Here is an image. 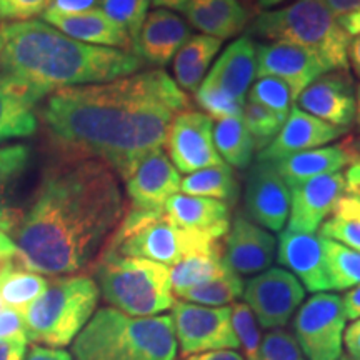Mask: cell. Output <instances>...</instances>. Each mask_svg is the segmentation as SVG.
<instances>
[{
	"label": "cell",
	"instance_id": "cell-1",
	"mask_svg": "<svg viewBox=\"0 0 360 360\" xmlns=\"http://www.w3.org/2000/svg\"><path fill=\"white\" fill-rule=\"evenodd\" d=\"M191 109L187 94L164 70L79 85L45 98L40 120L53 155L105 162L120 179L162 148L174 117Z\"/></svg>",
	"mask_w": 360,
	"mask_h": 360
},
{
	"label": "cell",
	"instance_id": "cell-2",
	"mask_svg": "<svg viewBox=\"0 0 360 360\" xmlns=\"http://www.w3.org/2000/svg\"><path fill=\"white\" fill-rule=\"evenodd\" d=\"M117 177L98 159L53 155L12 232L22 267L65 277L96 262L127 210Z\"/></svg>",
	"mask_w": 360,
	"mask_h": 360
},
{
	"label": "cell",
	"instance_id": "cell-3",
	"mask_svg": "<svg viewBox=\"0 0 360 360\" xmlns=\"http://www.w3.org/2000/svg\"><path fill=\"white\" fill-rule=\"evenodd\" d=\"M143 64L137 53L79 42L40 20L0 25V75L42 98L60 89L127 77Z\"/></svg>",
	"mask_w": 360,
	"mask_h": 360
},
{
	"label": "cell",
	"instance_id": "cell-4",
	"mask_svg": "<svg viewBox=\"0 0 360 360\" xmlns=\"http://www.w3.org/2000/svg\"><path fill=\"white\" fill-rule=\"evenodd\" d=\"M170 315L132 317L114 307L92 315L72 344L75 360H175Z\"/></svg>",
	"mask_w": 360,
	"mask_h": 360
},
{
	"label": "cell",
	"instance_id": "cell-5",
	"mask_svg": "<svg viewBox=\"0 0 360 360\" xmlns=\"http://www.w3.org/2000/svg\"><path fill=\"white\" fill-rule=\"evenodd\" d=\"M220 240L222 238L210 233L179 227L165 212H148L129 207L102 250L174 267L191 255L224 252Z\"/></svg>",
	"mask_w": 360,
	"mask_h": 360
},
{
	"label": "cell",
	"instance_id": "cell-6",
	"mask_svg": "<svg viewBox=\"0 0 360 360\" xmlns=\"http://www.w3.org/2000/svg\"><path fill=\"white\" fill-rule=\"evenodd\" d=\"M250 35L309 49L330 70L347 72L350 67V37L323 0H295L283 8L259 13L249 25Z\"/></svg>",
	"mask_w": 360,
	"mask_h": 360
},
{
	"label": "cell",
	"instance_id": "cell-7",
	"mask_svg": "<svg viewBox=\"0 0 360 360\" xmlns=\"http://www.w3.org/2000/svg\"><path fill=\"white\" fill-rule=\"evenodd\" d=\"M94 276L105 302L132 317L159 315L175 302L167 265L101 250Z\"/></svg>",
	"mask_w": 360,
	"mask_h": 360
},
{
	"label": "cell",
	"instance_id": "cell-8",
	"mask_svg": "<svg viewBox=\"0 0 360 360\" xmlns=\"http://www.w3.org/2000/svg\"><path fill=\"white\" fill-rule=\"evenodd\" d=\"M98 297L101 290L92 277L75 274L56 278L24 310L27 340L51 349L69 345L92 319Z\"/></svg>",
	"mask_w": 360,
	"mask_h": 360
},
{
	"label": "cell",
	"instance_id": "cell-9",
	"mask_svg": "<svg viewBox=\"0 0 360 360\" xmlns=\"http://www.w3.org/2000/svg\"><path fill=\"white\" fill-rule=\"evenodd\" d=\"M345 322L342 297L337 294L319 292L300 305L292 322V335L305 360H339Z\"/></svg>",
	"mask_w": 360,
	"mask_h": 360
},
{
	"label": "cell",
	"instance_id": "cell-10",
	"mask_svg": "<svg viewBox=\"0 0 360 360\" xmlns=\"http://www.w3.org/2000/svg\"><path fill=\"white\" fill-rule=\"evenodd\" d=\"M170 310L175 339L182 359L240 347L232 326L231 307H205L179 299Z\"/></svg>",
	"mask_w": 360,
	"mask_h": 360
},
{
	"label": "cell",
	"instance_id": "cell-11",
	"mask_svg": "<svg viewBox=\"0 0 360 360\" xmlns=\"http://www.w3.org/2000/svg\"><path fill=\"white\" fill-rule=\"evenodd\" d=\"M245 304L264 328H281L304 302L305 289L285 269H267L244 285Z\"/></svg>",
	"mask_w": 360,
	"mask_h": 360
},
{
	"label": "cell",
	"instance_id": "cell-12",
	"mask_svg": "<svg viewBox=\"0 0 360 360\" xmlns=\"http://www.w3.org/2000/svg\"><path fill=\"white\" fill-rule=\"evenodd\" d=\"M167 157L179 174H192L197 170L222 165L214 146V122L204 112L184 110L174 117L169 127Z\"/></svg>",
	"mask_w": 360,
	"mask_h": 360
},
{
	"label": "cell",
	"instance_id": "cell-13",
	"mask_svg": "<svg viewBox=\"0 0 360 360\" xmlns=\"http://www.w3.org/2000/svg\"><path fill=\"white\" fill-rule=\"evenodd\" d=\"M330 72L317 53L299 45L272 42L257 45V79L276 77L289 85L294 102L315 79Z\"/></svg>",
	"mask_w": 360,
	"mask_h": 360
},
{
	"label": "cell",
	"instance_id": "cell-14",
	"mask_svg": "<svg viewBox=\"0 0 360 360\" xmlns=\"http://www.w3.org/2000/svg\"><path fill=\"white\" fill-rule=\"evenodd\" d=\"M245 210L265 231L281 232L290 214V188L270 162H257L245 182Z\"/></svg>",
	"mask_w": 360,
	"mask_h": 360
},
{
	"label": "cell",
	"instance_id": "cell-15",
	"mask_svg": "<svg viewBox=\"0 0 360 360\" xmlns=\"http://www.w3.org/2000/svg\"><path fill=\"white\" fill-rule=\"evenodd\" d=\"M180 182L182 177L167 154L162 148L152 150L125 179L130 207L148 212H164L167 200L179 193Z\"/></svg>",
	"mask_w": 360,
	"mask_h": 360
},
{
	"label": "cell",
	"instance_id": "cell-16",
	"mask_svg": "<svg viewBox=\"0 0 360 360\" xmlns=\"http://www.w3.org/2000/svg\"><path fill=\"white\" fill-rule=\"evenodd\" d=\"M344 193L345 177L342 172L321 175L290 188L289 231L315 233L323 220L330 217Z\"/></svg>",
	"mask_w": 360,
	"mask_h": 360
},
{
	"label": "cell",
	"instance_id": "cell-17",
	"mask_svg": "<svg viewBox=\"0 0 360 360\" xmlns=\"http://www.w3.org/2000/svg\"><path fill=\"white\" fill-rule=\"evenodd\" d=\"M295 102L299 109L340 129H347L355 119L354 84L344 70H330L315 79Z\"/></svg>",
	"mask_w": 360,
	"mask_h": 360
},
{
	"label": "cell",
	"instance_id": "cell-18",
	"mask_svg": "<svg viewBox=\"0 0 360 360\" xmlns=\"http://www.w3.org/2000/svg\"><path fill=\"white\" fill-rule=\"evenodd\" d=\"M277 242L269 231L237 214L229 227L224 245V262L237 276H250L270 269Z\"/></svg>",
	"mask_w": 360,
	"mask_h": 360
},
{
	"label": "cell",
	"instance_id": "cell-19",
	"mask_svg": "<svg viewBox=\"0 0 360 360\" xmlns=\"http://www.w3.org/2000/svg\"><path fill=\"white\" fill-rule=\"evenodd\" d=\"M277 262L289 269L309 292L332 290L326 252L317 233L283 231L277 242Z\"/></svg>",
	"mask_w": 360,
	"mask_h": 360
},
{
	"label": "cell",
	"instance_id": "cell-20",
	"mask_svg": "<svg viewBox=\"0 0 360 360\" xmlns=\"http://www.w3.org/2000/svg\"><path fill=\"white\" fill-rule=\"evenodd\" d=\"M257 79V44L249 35L233 40L202 84L220 96L245 105V97Z\"/></svg>",
	"mask_w": 360,
	"mask_h": 360
},
{
	"label": "cell",
	"instance_id": "cell-21",
	"mask_svg": "<svg viewBox=\"0 0 360 360\" xmlns=\"http://www.w3.org/2000/svg\"><path fill=\"white\" fill-rule=\"evenodd\" d=\"M347 129L335 127L317 117L307 114L299 107H292L281 132L257 155V162H274L285 157L312 150L342 137Z\"/></svg>",
	"mask_w": 360,
	"mask_h": 360
},
{
	"label": "cell",
	"instance_id": "cell-22",
	"mask_svg": "<svg viewBox=\"0 0 360 360\" xmlns=\"http://www.w3.org/2000/svg\"><path fill=\"white\" fill-rule=\"evenodd\" d=\"M191 37V27L182 17L167 8H157L147 13L134 53L148 64L167 65Z\"/></svg>",
	"mask_w": 360,
	"mask_h": 360
},
{
	"label": "cell",
	"instance_id": "cell-23",
	"mask_svg": "<svg viewBox=\"0 0 360 360\" xmlns=\"http://www.w3.org/2000/svg\"><path fill=\"white\" fill-rule=\"evenodd\" d=\"M45 22L56 27L67 37L79 40V42L89 45H98V47L120 49V51H134V42L124 29H120L115 22L103 13L101 8L80 13H58L53 11H45Z\"/></svg>",
	"mask_w": 360,
	"mask_h": 360
},
{
	"label": "cell",
	"instance_id": "cell-24",
	"mask_svg": "<svg viewBox=\"0 0 360 360\" xmlns=\"http://www.w3.org/2000/svg\"><path fill=\"white\" fill-rule=\"evenodd\" d=\"M359 159L360 155L354 148L352 141H345L339 146L319 147L289 155L285 159L274 162L272 165L283 182L287 184V187L294 188L310 179L340 172L342 169L349 167Z\"/></svg>",
	"mask_w": 360,
	"mask_h": 360
},
{
	"label": "cell",
	"instance_id": "cell-25",
	"mask_svg": "<svg viewBox=\"0 0 360 360\" xmlns=\"http://www.w3.org/2000/svg\"><path fill=\"white\" fill-rule=\"evenodd\" d=\"M40 101L35 90L0 75V142L37 132Z\"/></svg>",
	"mask_w": 360,
	"mask_h": 360
},
{
	"label": "cell",
	"instance_id": "cell-26",
	"mask_svg": "<svg viewBox=\"0 0 360 360\" xmlns=\"http://www.w3.org/2000/svg\"><path fill=\"white\" fill-rule=\"evenodd\" d=\"M164 212L179 227L210 233L217 238L227 236L231 227V207L222 200L177 193L167 200Z\"/></svg>",
	"mask_w": 360,
	"mask_h": 360
},
{
	"label": "cell",
	"instance_id": "cell-27",
	"mask_svg": "<svg viewBox=\"0 0 360 360\" xmlns=\"http://www.w3.org/2000/svg\"><path fill=\"white\" fill-rule=\"evenodd\" d=\"M180 12L192 27L222 42L244 32L250 19L240 0H191Z\"/></svg>",
	"mask_w": 360,
	"mask_h": 360
},
{
	"label": "cell",
	"instance_id": "cell-28",
	"mask_svg": "<svg viewBox=\"0 0 360 360\" xmlns=\"http://www.w3.org/2000/svg\"><path fill=\"white\" fill-rule=\"evenodd\" d=\"M30 164V147L24 143L0 147V231L13 232L22 219V210L13 205V191Z\"/></svg>",
	"mask_w": 360,
	"mask_h": 360
},
{
	"label": "cell",
	"instance_id": "cell-29",
	"mask_svg": "<svg viewBox=\"0 0 360 360\" xmlns=\"http://www.w3.org/2000/svg\"><path fill=\"white\" fill-rule=\"evenodd\" d=\"M220 49L222 40L204 34L192 35L174 57L175 84L187 92H195Z\"/></svg>",
	"mask_w": 360,
	"mask_h": 360
},
{
	"label": "cell",
	"instance_id": "cell-30",
	"mask_svg": "<svg viewBox=\"0 0 360 360\" xmlns=\"http://www.w3.org/2000/svg\"><path fill=\"white\" fill-rule=\"evenodd\" d=\"M49 287L47 278L37 272L6 260L0 265V302L7 307L24 310L37 300Z\"/></svg>",
	"mask_w": 360,
	"mask_h": 360
},
{
	"label": "cell",
	"instance_id": "cell-31",
	"mask_svg": "<svg viewBox=\"0 0 360 360\" xmlns=\"http://www.w3.org/2000/svg\"><path fill=\"white\" fill-rule=\"evenodd\" d=\"M214 146L220 159L236 169L249 167L255 152V142L242 115L217 120L214 125Z\"/></svg>",
	"mask_w": 360,
	"mask_h": 360
},
{
	"label": "cell",
	"instance_id": "cell-32",
	"mask_svg": "<svg viewBox=\"0 0 360 360\" xmlns=\"http://www.w3.org/2000/svg\"><path fill=\"white\" fill-rule=\"evenodd\" d=\"M180 191L186 195L205 197L233 204L238 195V182L227 164L214 165L186 175L180 182Z\"/></svg>",
	"mask_w": 360,
	"mask_h": 360
},
{
	"label": "cell",
	"instance_id": "cell-33",
	"mask_svg": "<svg viewBox=\"0 0 360 360\" xmlns=\"http://www.w3.org/2000/svg\"><path fill=\"white\" fill-rule=\"evenodd\" d=\"M227 270L231 269L224 262V252L191 255V257L180 260L177 265L170 267L172 294L179 297L188 289L199 287L202 283L224 276Z\"/></svg>",
	"mask_w": 360,
	"mask_h": 360
},
{
	"label": "cell",
	"instance_id": "cell-34",
	"mask_svg": "<svg viewBox=\"0 0 360 360\" xmlns=\"http://www.w3.org/2000/svg\"><path fill=\"white\" fill-rule=\"evenodd\" d=\"M242 294H244V282L240 276H237L232 270H227L224 276L214 278V281L186 290L179 295V299L191 304L205 305V307H225V305L236 302Z\"/></svg>",
	"mask_w": 360,
	"mask_h": 360
},
{
	"label": "cell",
	"instance_id": "cell-35",
	"mask_svg": "<svg viewBox=\"0 0 360 360\" xmlns=\"http://www.w3.org/2000/svg\"><path fill=\"white\" fill-rule=\"evenodd\" d=\"M321 237V236H319ZM322 238V237H321ZM332 290H347L360 283V252L322 238Z\"/></svg>",
	"mask_w": 360,
	"mask_h": 360
},
{
	"label": "cell",
	"instance_id": "cell-36",
	"mask_svg": "<svg viewBox=\"0 0 360 360\" xmlns=\"http://www.w3.org/2000/svg\"><path fill=\"white\" fill-rule=\"evenodd\" d=\"M150 0H101V11L115 22L135 45L143 22H146Z\"/></svg>",
	"mask_w": 360,
	"mask_h": 360
},
{
	"label": "cell",
	"instance_id": "cell-37",
	"mask_svg": "<svg viewBox=\"0 0 360 360\" xmlns=\"http://www.w3.org/2000/svg\"><path fill=\"white\" fill-rule=\"evenodd\" d=\"M242 119L255 142V148H265L281 132L285 119L260 103L247 101L242 110Z\"/></svg>",
	"mask_w": 360,
	"mask_h": 360
},
{
	"label": "cell",
	"instance_id": "cell-38",
	"mask_svg": "<svg viewBox=\"0 0 360 360\" xmlns=\"http://www.w3.org/2000/svg\"><path fill=\"white\" fill-rule=\"evenodd\" d=\"M249 101L260 103L272 112H276L283 119H287L290 112V103L294 102L289 85L276 77H262L252 84L249 90Z\"/></svg>",
	"mask_w": 360,
	"mask_h": 360
},
{
	"label": "cell",
	"instance_id": "cell-39",
	"mask_svg": "<svg viewBox=\"0 0 360 360\" xmlns=\"http://www.w3.org/2000/svg\"><path fill=\"white\" fill-rule=\"evenodd\" d=\"M232 326L236 330L238 344L244 349L245 360H257L260 350V332L254 314L245 302H233L232 305Z\"/></svg>",
	"mask_w": 360,
	"mask_h": 360
},
{
	"label": "cell",
	"instance_id": "cell-40",
	"mask_svg": "<svg viewBox=\"0 0 360 360\" xmlns=\"http://www.w3.org/2000/svg\"><path fill=\"white\" fill-rule=\"evenodd\" d=\"M257 360H305V357L294 335L276 328L260 342Z\"/></svg>",
	"mask_w": 360,
	"mask_h": 360
},
{
	"label": "cell",
	"instance_id": "cell-41",
	"mask_svg": "<svg viewBox=\"0 0 360 360\" xmlns=\"http://www.w3.org/2000/svg\"><path fill=\"white\" fill-rule=\"evenodd\" d=\"M319 236L360 252V220L330 215L323 220Z\"/></svg>",
	"mask_w": 360,
	"mask_h": 360
},
{
	"label": "cell",
	"instance_id": "cell-42",
	"mask_svg": "<svg viewBox=\"0 0 360 360\" xmlns=\"http://www.w3.org/2000/svg\"><path fill=\"white\" fill-rule=\"evenodd\" d=\"M195 101L204 109V114L215 120L227 119V117H240L242 110H244V105L220 96L219 92L209 89L204 84H200L199 89L195 90Z\"/></svg>",
	"mask_w": 360,
	"mask_h": 360
},
{
	"label": "cell",
	"instance_id": "cell-43",
	"mask_svg": "<svg viewBox=\"0 0 360 360\" xmlns=\"http://www.w3.org/2000/svg\"><path fill=\"white\" fill-rule=\"evenodd\" d=\"M51 0H0V25L32 20L49 8Z\"/></svg>",
	"mask_w": 360,
	"mask_h": 360
},
{
	"label": "cell",
	"instance_id": "cell-44",
	"mask_svg": "<svg viewBox=\"0 0 360 360\" xmlns=\"http://www.w3.org/2000/svg\"><path fill=\"white\" fill-rule=\"evenodd\" d=\"M27 339L25 317L22 310L7 307L0 309V340Z\"/></svg>",
	"mask_w": 360,
	"mask_h": 360
},
{
	"label": "cell",
	"instance_id": "cell-45",
	"mask_svg": "<svg viewBox=\"0 0 360 360\" xmlns=\"http://www.w3.org/2000/svg\"><path fill=\"white\" fill-rule=\"evenodd\" d=\"M101 0H51L47 11L58 13H80L96 8Z\"/></svg>",
	"mask_w": 360,
	"mask_h": 360
},
{
	"label": "cell",
	"instance_id": "cell-46",
	"mask_svg": "<svg viewBox=\"0 0 360 360\" xmlns=\"http://www.w3.org/2000/svg\"><path fill=\"white\" fill-rule=\"evenodd\" d=\"M27 339L0 340V360H25Z\"/></svg>",
	"mask_w": 360,
	"mask_h": 360
},
{
	"label": "cell",
	"instance_id": "cell-47",
	"mask_svg": "<svg viewBox=\"0 0 360 360\" xmlns=\"http://www.w3.org/2000/svg\"><path fill=\"white\" fill-rule=\"evenodd\" d=\"M344 345L350 357L360 359V317L345 327L344 330Z\"/></svg>",
	"mask_w": 360,
	"mask_h": 360
},
{
	"label": "cell",
	"instance_id": "cell-48",
	"mask_svg": "<svg viewBox=\"0 0 360 360\" xmlns=\"http://www.w3.org/2000/svg\"><path fill=\"white\" fill-rule=\"evenodd\" d=\"M342 305H344L345 317L350 321L360 317V283L350 289L347 294L342 297Z\"/></svg>",
	"mask_w": 360,
	"mask_h": 360
},
{
	"label": "cell",
	"instance_id": "cell-49",
	"mask_svg": "<svg viewBox=\"0 0 360 360\" xmlns=\"http://www.w3.org/2000/svg\"><path fill=\"white\" fill-rule=\"evenodd\" d=\"M25 360H74L70 354L60 349H51V347H35L30 349L29 355Z\"/></svg>",
	"mask_w": 360,
	"mask_h": 360
},
{
	"label": "cell",
	"instance_id": "cell-50",
	"mask_svg": "<svg viewBox=\"0 0 360 360\" xmlns=\"http://www.w3.org/2000/svg\"><path fill=\"white\" fill-rule=\"evenodd\" d=\"M345 193L359 197L360 199V159L355 160L352 165H349L345 172Z\"/></svg>",
	"mask_w": 360,
	"mask_h": 360
},
{
	"label": "cell",
	"instance_id": "cell-51",
	"mask_svg": "<svg viewBox=\"0 0 360 360\" xmlns=\"http://www.w3.org/2000/svg\"><path fill=\"white\" fill-rule=\"evenodd\" d=\"M335 19H337V24L340 25V29L344 30L350 39L360 35V11L349 12L345 13V15L335 17Z\"/></svg>",
	"mask_w": 360,
	"mask_h": 360
},
{
	"label": "cell",
	"instance_id": "cell-52",
	"mask_svg": "<svg viewBox=\"0 0 360 360\" xmlns=\"http://www.w3.org/2000/svg\"><path fill=\"white\" fill-rule=\"evenodd\" d=\"M323 4L328 7V11L334 13V17L360 11V0H323Z\"/></svg>",
	"mask_w": 360,
	"mask_h": 360
},
{
	"label": "cell",
	"instance_id": "cell-53",
	"mask_svg": "<svg viewBox=\"0 0 360 360\" xmlns=\"http://www.w3.org/2000/svg\"><path fill=\"white\" fill-rule=\"evenodd\" d=\"M182 360H245L237 350H215V352H205L184 357Z\"/></svg>",
	"mask_w": 360,
	"mask_h": 360
},
{
	"label": "cell",
	"instance_id": "cell-54",
	"mask_svg": "<svg viewBox=\"0 0 360 360\" xmlns=\"http://www.w3.org/2000/svg\"><path fill=\"white\" fill-rule=\"evenodd\" d=\"M17 255V247L6 232L0 231V262H6Z\"/></svg>",
	"mask_w": 360,
	"mask_h": 360
},
{
	"label": "cell",
	"instance_id": "cell-55",
	"mask_svg": "<svg viewBox=\"0 0 360 360\" xmlns=\"http://www.w3.org/2000/svg\"><path fill=\"white\" fill-rule=\"evenodd\" d=\"M349 65H352L355 75L360 77V35L350 40L349 45Z\"/></svg>",
	"mask_w": 360,
	"mask_h": 360
},
{
	"label": "cell",
	"instance_id": "cell-56",
	"mask_svg": "<svg viewBox=\"0 0 360 360\" xmlns=\"http://www.w3.org/2000/svg\"><path fill=\"white\" fill-rule=\"evenodd\" d=\"M155 7L160 8H174V11H182L191 0H150Z\"/></svg>",
	"mask_w": 360,
	"mask_h": 360
},
{
	"label": "cell",
	"instance_id": "cell-57",
	"mask_svg": "<svg viewBox=\"0 0 360 360\" xmlns=\"http://www.w3.org/2000/svg\"><path fill=\"white\" fill-rule=\"evenodd\" d=\"M355 120L360 127V85L357 87V96H355Z\"/></svg>",
	"mask_w": 360,
	"mask_h": 360
},
{
	"label": "cell",
	"instance_id": "cell-58",
	"mask_svg": "<svg viewBox=\"0 0 360 360\" xmlns=\"http://www.w3.org/2000/svg\"><path fill=\"white\" fill-rule=\"evenodd\" d=\"M283 0H259V7L262 8H270V7H276L278 4H282Z\"/></svg>",
	"mask_w": 360,
	"mask_h": 360
},
{
	"label": "cell",
	"instance_id": "cell-59",
	"mask_svg": "<svg viewBox=\"0 0 360 360\" xmlns=\"http://www.w3.org/2000/svg\"><path fill=\"white\" fill-rule=\"evenodd\" d=\"M352 146L355 150H357V154L360 155V139H357V141H352Z\"/></svg>",
	"mask_w": 360,
	"mask_h": 360
},
{
	"label": "cell",
	"instance_id": "cell-60",
	"mask_svg": "<svg viewBox=\"0 0 360 360\" xmlns=\"http://www.w3.org/2000/svg\"><path fill=\"white\" fill-rule=\"evenodd\" d=\"M339 360H360V359H355V357H350V355H342Z\"/></svg>",
	"mask_w": 360,
	"mask_h": 360
},
{
	"label": "cell",
	"instance_id": "cell-61",
	"mask_svg": "<svg viewBox=\"0 0 360 360\" xmlns=\"http://www.w3.org/2000/svg\"><path fill=\"white\" fill-rule=\"evenodd\" d=\"M247 2H255V0H247Z\"/></svg>",
	"mask_w": 360,
	"mask_h": 360
},
{
	"label": "cell",
	"instance_id": "cell-62",
	"mask_svg": "<svg viewBox=\"0 0 360 360\" xmlns=\"http://www.w3.org/2000/svg\"><path fill=\"white\" fill-rule=\"evenodd\" d=\"M0 264H4V262H0Z\"/></svg>",
	"mask_w": 360,
	"mask_h": 360
}]
</instances>
